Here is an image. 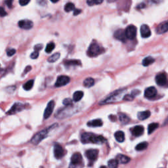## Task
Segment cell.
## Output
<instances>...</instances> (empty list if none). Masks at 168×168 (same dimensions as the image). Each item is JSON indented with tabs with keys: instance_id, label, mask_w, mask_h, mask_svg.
Wrapping results in <instances>:
<instances>
[{
	"instance_id": "6da1fadb",
	"label": "cell",
	"mask_w": 168,
	"mask_h": 168,
	"mask_svg": "<svg viewBox=\"0 0 168 168\" xmlns=\"http://www.w3.org/2000/svg\"><path fill=\"white\" fill-rule=\"evenodd\" d=\"M81 142L83 143H94V144L101 145L105 142V139L103 136L94 135L93 133H84L81 137Z\"/></svg>"
},
{
	"instance_id": "7a4b0ae2",
	"label": "cell",
	"mask_w": 168,
	"mask_h": 168,
	"mask_svg": "<svg viewBox=\"0 0 168 168\" xmlns=\"http://www.w3.org/2000/svg\"><path fill=\"white\" fill-rule=\"evenodd\" d=\"M56 125V124H54L53 125H51V127H49V128H47L45 129L42 130L41 132L37 133V134L34 136L32 139H31V143L34 145H38L41 140H43L44 139H45V138L48 137L49 133L50 132V131L52 129L55 127Z\"/></svg>"
},
{
	"instance_id": "3957f363",
	"label": "cell",
	"mask_w": 168,
	"mask_h": 168,
	"mask_svg": "<svg viewBox=\"0 0 168 168\" xmlns=\"http://www.w3.org/2000/svg\"><path fill=\"white\" fill-rule=\"evenodd\" d=\"M104 51V49L100 47L97 43L96 42H93L89 47L87 51V55L91 57H94V56H97L101 53H102Z\"/></svg>"
},
{
	"instance_id": "277c9868",
	"label": "cell",
	"mask_w": 168,
	"mask_h": 168,
	"mask_svg": "<svg viewBox=\"0 0 168 168\" xmlns=\"http://www.w3.org/2000/svg\"><path fill=\"white\" fill-rule=\"evenodd\" d=\"M122 91H121V90L115 91L114 93L110 94V95L108 96L107 98H105V100H103L100 104L101 105H104V104L116 102V101L119 100L120 97H122Z\"/></svg>"
},
{
	"instance_id": "5b68a950",
	"label": "cell",
	"mask_w": 168,
	"mask_h": 168,
	"mask_svg": "<svg viewBox=\"0 0 168 168\" xmlns=\"http://www.w3.org/2000/svg\"><path fill=\"white\" fill-rule=\"evenodd\" d=\"M126 38L129 39H134L137 35V28L134 25H129L125 30Z\"/></svg>"
},
{
	"instance_id": "8992f818",
	"label": "cell",
	"mask_w": 168,
	"mask_h": 168,
	"mask_svg": "<svg viewBox=\"0 0 168 168\" xmlns=\"http://www.w3.org/2000/svg\"><path fill=\"white\" fill-rule=\"evenodd\" d=\"M24 108H25V105L20 103H16L14 104L13 107H12L11 109L7 112V114L9 115L14 114H16L17 112H21V111L23 110Z\"/></svg>"
},
{
	"instance_id": "52a82bcc",
	"label": "cell",
	"mask_w": 168,
	"mask_h": 168,
	"mask_svg": "<svg viewBox=\"0 0 168 168\" xmlns=\"http://www.w3.org/2000/svg\"><path fill=\"white\" fill-rule=\"evenodd\" d=\"M70 79L69 77L66 76H60L59 77L57 78V80H56L55 82V87H63V86H65L66 85L70 82Z\"/></svg>"
},
{
	"instance_id": "ba28073f",
	"label": "cell",
	"mask_w": 168,
	"mask_h": 168,
	"mask_svg": "<svg viewBox=\"0 0 168 168\" xmlns=\"http://www.w3.org/2000/svg\"><path fill=\"white\" fill-rule=\"evenodd\" d=\"M65 149L60 145L56 144L54 146V155L56 159H61L65 155Z\"/></svg>"
},
{
	"instance_id": "9c48e42d",
	"label": "cell",
	"mask_w": 168,
	"mask_h": 168,
	"mask_svg": "<svg viewBox=\"0 0 168 168\" xmlns=\"http://www.w3.org/2000/svg\"><path fill=\"white\" fill-rule=\"evenodd\" d=\"M55 105V101L53 100L49 101V103L48 104V106H47V107L45 108V112H44V118H45V119H48V118L50 117L51 114L53 113Z\"/></svg>"
},
{
	"instance_id": "30bf717a",
	"label": "cell",
	"mask_w": 168,
	"mask_h": 168,
	"mask_svg": "<svg viewBox=\"0 0 168 168\" xmlns=\"http://www.w3.org/2000/svg\"><path fill=\"white\" fill-rule=\"evenodd\" d=\"M18 25L20 28L24 30H30L33 27L34 24L32 21H30V20L24 19L20 21L18 23Z\"/></svg>"
},
{
	"instance_id": "8fae6325",
	"label": "cell",
	"mask_w": 168,
	"mask_h": 168,
	"mask_svg": "<svg viewBox=\"0 0 168 168\" xmlns=\"http://www.w3.org/2000/svg\"><path fill=\"white\" fill-rule=\"evenodd\" d=\"M156 82L160 86H164L167 83L166 75L164 73H161L156 76Z\"/></svg>"
},
{
	"instance_id": "7c38bea8",
	"label": "cell",
	"mask_w": 168,
	"mask_h": 168,
	"mask_svg": "<svg viewBox=\"0 0 168 168\" xmlns=\"http://www.w3.org/2000/svg\"><path fill=\"white\" fill-rule=\"evenodd\" d=\"M98 150L96 149H91L88 150L85 153L86 156H87L89 160H91V161H94L96 160L98 157Z\"/></svg>"
},
{
	"instance_id": "4fadbf2b",
	"label": "cell",
	"mask_w": 168,
	"mask_h": 168,
	"mask_svg": "<svg viewBox=\"0 0 168 168\" xmlns=\"http://www.w3.org/2000/svg\"><path fill=\"white\" fill-rule=\"evenodd\" d=\"M157 95V90L154 87H150L146 89L145 91V97L148 98H152Z\"/></svg>"
},
{
	"instance_id": "5bb4252c",
	"label": "cell",
	"mask_w": 168,
	"mask_h": 168,
	"mask_svg": "<svg viewBox=\"0 0 168 168\" xmlns=\"http://www.w3.org/2000/svg\"><path fill=\"white\" fill-rule=\"evenodd\" d=\"M140 34L141 36L144 38H149L151 35V31H150V28L149 26H147V24H143L140 27Z\"/></svg>"
},
{
	"instance_id": "9a60e30c",
	"label": "cell",
	"mask_w": 168,
	"mask_h": 168,
	"mask_svg": "<svg viewBox=\"0 0 168 168\" xmlns=\"http://www.w3.org/2000/svg\"><path fill=\"white\" fill-rule=\"evenodd\" d=\"M114 38L123 42H125L126 41V38H127L125 34V31L122 29H119L115 32Z\"/></svg>"
},
{
	"instance_id": "2e32d148",
	"label": "cell",
	"mask_w": 168,
	"mask_h": 168,
	"mask_svg": "<svg viewBox=\"0 0 168 168\" xmlns=\"http://www.w3.org/2000/svg\"><path fill=\"white\" fill-rule=\"evenodd\" d=\"M82 162V156L80 153H75L71 158V164L74 165L80 164Z\"/></svg>"
},
{
	"instance_id": "e0dca14e",
	"label": "cell",
	"mask_w": 168,
	"mask_h": 168,
	"mask_svg": "<svg viewBox=\"0 0 168 168\" xmlns=\"http://www.w3.org/2000/svg\"><path fill=\"white\" fill-rule=\"evenodd\" d=\"M168 30V23L167 21H165L160 24L156 28V32L159 34L165 33Z\"/></svg>"
},
{
	"instance_id": "ac0fdd59",
	"label": "cell",
	"mask_w": 168,
	"mask_h": 168,
	"mask_svg": "<svg viewBox=\"0 0 168 168\" xmlns=\"http://www.w3.org/2000/svg\"><path fill=\"white\" fill-rule=\"evenodd\" d=\"M144 133V127L142 125H137L132 129V134L135 137H139Z\"/></svg>"
},
{
	"instance_id": "d6986e66",
	"label": "cell",
	"mask_w": 168,
	"mask_h": 168,
	"mask_svg": "<svg viewBox=\"0 0 168 168\" xmlns=\"http://www.w3.org/2000/svg\"><path fill=\"white\" fill-rule=\"evenodd\" d=\"M116 160L118 163H120V164H127L130 161V158L129 157L123 154H118L116 156Z\"/></svg>"
},
{
	"instance_id": "ffe728a7",
	"label": "cell",
	"mask_w": 168,
	"mask_h": 168,
	"mask_svg": "<svg viewBox=\"0 0 168 168\" xmlns=\"http://www.w3.org/2000/svg\"><path fill=\"white\" fill-rule=\"evenodd\" d=\"M114 137L118 142L122 143L125 140V134L122 131H118L114 133Z\"/></svg>"
},
{
	"instance_id": "44dd1931",
	"label": "cell",
	"mask_w": 168,
	"mask_h": 168,
	"mask_svg": "<svg viewBox=\"0 0 168 168\" xmlns=\"http://www.w3.org/2000/svg\"><path fill=\"white\" fill-rule=\"evenodd\" d=\"M103 124V123L102 120L100 119L91 120L87 123V125L89 127H101Z\"/></svg>"
},
{
	"instance_id": "7402d4cb",
	"label": "cell",
	"mask_w": 168,
	"mask_h": 168,
	"mask_svg": "<svg viewBox=\"0 0 168 168\" xmlns=\"http://www.w3.org/2000/svg\"><path fill=\"white\" fill-rule=\"evenodd\" d=\"M150 112L149 110H145L143 111V112H140L138 113V118L140 120H145L147 118H149L150 116Z\"/></svg>"
},
{
	"instance_id": "603a6c76",
	"label": "cell",
	"mask_w": 168,
	"mask_h": 168,
	"mask_svg": "<svg viewBox=\"0 0 168 168\" xmlns=\"http://www.w3.org/2000/svg\"><path fill=\"white\" fill-rule=\"evenodd\" d=\"M83 97V93L81 91H78L74 93L73 95V100L75 102H78L80 101L81 98Z\"/></svg>"
},
{
	"instance_id": "cb8c5ba5",
	"label": "cell",
	"mask_w": 168,
	"mask_h": 168,
	"mask_svg": "<svg viewBox=\"0 0 168 168\" xmlns=\"http://www.w3.org/2000/svg\"><path fill=\"white\" fill-rule=\"evenodd\" d=\"M155 61L154 59L152 58V56H147V57L145 58L143 61V65L145 66H148L151 65L152 63H154Z\"/></svg>"
},
{
	"instance_id": "d4e9b609",
	"label": "cell",
	"mask_w": 168,
	"mask_h": 168,
	"mask_svg": "<svg viewBox=\"0 0 168 168\" xmlns=\"http://www.w3.org/2000/svg\"><path fill=\"white\" fill-rule=\"evenodd\" d=\"M95 84V80L92 78H87L83 81V85L85 87H91Z\"/></svg>"
},
{
	"instance_id": "484cf974",
	"label": "cell",
	"mask_w": 168,
	"mask_h": 168,
	"mask_svg": "<svg viewBox=\"0 0 168 168\" xmlns=\"http://www.w3.org/2000/svg\"><path fill=\"white\" fill-rule=\"evenodd\" d=\"M119 119L120 122L123 123V124H126V123H128L129 122V118L127 116V115L124 114H120L119 116Z\"/></svg>"
},
{
	"instance_id": "4316f807",
	"label": "cell",
	"mask_w": 168,
	"mask_h": 168,
	"mask_svg": "<svg viewBox=\"0 0 168 168\" xmlns=\"http://www.w3.org/2000/svg\"><path fill=\"white\" fill-rule=\"evenodd\" d=\"M65 65L66 66H78L81 65V62L78 60H70L66 61L65 62Z\"/></svg>"
},
{
	"instance_id": "83f0119b",
	"label": "cell",
	"mask_w": 168,
	"mask_h": 168,
	"mask_svg": "<svg viewBox=\"0 0 168 168\" xmlns=\"http://www.w3.org/2000/svg\"><path fill=\"white\" fill-rule=\"evenodd\" d=\"M34 80H29L27 81L26 83H25L23 85V88L24 90H25L26 91H29L33 87V85H34Z\"/></svg>"
},
{
	"instance_id": "f1b7e54d",
	"label": "cell",
	"mask_w": 168,
	"mask_h": 168,
	"mask_svg": "<svg viewBox=\"0 0 168 168\" xmlns=\"http://www.w3.org/2000/svg\"><path fill=\"white\" fill-rule=\"evenodd\" d=\"M158 127V123H150L149 125V127H148V132H149V134H151Z\"/></svg>"
},
{
	"instance_id": "f546056e",
	"label": "cell",
	"mask_w": 168,
	"mask_h": 168,
	"mask_svg": "<svg viewBox=\"0 0 168 168\" xmlns=\"http://www.w3.org/2000/svg\"><path fill=\"white\" fill-rule=\"evenodd\" d=\"M148 147V143L146 142H143L140 143L139 144H138L136 146L135 149L138 150V151H141V150H144L147 149Z\"/></svg>"
},
{
	"instance_id": "4dcf8cb0",
	"label": "cell",
	"mask_w": 168,
	"mask_h": 168,
	"mask_svg": "<svg viewBox=\"0 0 168 168\" xmlns=\"http://www.w3.org/2000/svg\"><path fill=\"white\" fill-rule=\"evenodd\" d=\"M60 56H61V54L59 53H55V54H53V55H51L50 57L48 59V61L49 63H55V62H56L59 58H60Z\"/></svg>"
},
{
	"instance_id": "1f68e13d",
	"label": "cell",
	"mask_w": 168,
	"mask_h": 168,
	"mask_svg": "<svg viewBox=\"0 0 168 168\" xmlns=\"http://www.w3.org/2000/svg\"><path fill=\"white\" fill-rule=\"evenodd\" d=\"M104 0H87V3L88 6H96V5L101 4L103 2Z\"/></svg>"
},
{
	"instance_id": "d6a6232c",
	"label": "cell",
	"mask_w": 168,
	"mask_h": 168,
	"mask_svg": "<svg viewBox=\"0 0 168 168\" xmlns=\"http://www.w3.org/2000/svg\"><path fill=\"white\" fill-rule=\"evenodd\" d=\"M118 165V162L116 159H112L110 160L108 162V166L111 168H116L117 167Z\"/></svg>"
},
{
	"instance_id": "836d02e7",
	"label": "cell",
	"mask_w": 168,
	"mask_h": 168,
	"mask_svg": "<svg viewBox=\"0 0 168 168\" xmlns=\"http://www.w3.org/2000/svg\"><path fill=\"white\" fill-rule=\"evenodd\" d=\"M75 9V6L74 4H73L71 2H69V3H67L65 6V10L66 12H70L73 11L74 9Z\"/></svg>"
},
{
	"instance_id": "e575fe53",
	"label": "cell",
	"mask_w": 168,
	"mask_h": 168,
	"mask_svg": "<svg viewBox=\"0 0 168 168\" xmlns=\"http://www.w3.org/2000/svg\"><path fill=\"white\" fill-rule=\"evenodd\" d=\"M55 48V44L53 43V42H51V43H49L46 46L45 48V52L48 53H51V51H53L54 50V49Z\"/></svg>"
},
{
	"instance_id": "d590c367",
	"label": "cell",
	"mask_w": 168,
	"mask_h": 168,
	"mask_svg": "<svg viewBox=\"0 0 168 168\" xmlns=\"http://www.w3.org/2000/svg\"><path fill=\"white\" fill-rule=\"evenodd\" d=\"M135 97L133 95H125L124 97H123V99L124 101H131L134 99Z\"/></svg>"
},
{
	"instance_id": "8d00e7d4",
	"label": "cell",
	"mask_w": 168,
	"mask_h": 168,
	"mask_svg": "<svg viewBox=\"0 0 168 168\" xmlns=\"http://www.w3.org/2000/svg\"><path fill=\"white\" fill-rule=\"evenodd\" d=\"M63 105H65L66 107H68V106L72 105V101L70 99V98H65V99L63 101Z\"/></svg>"
},
{
	"instance_id": "74e56055",
	"label": "cell",
	"mask_w": 168,
	"mask_h": 168,
	"mask_svg": "<svg viewBox=\"0 0 168 168\" xmlns=\"http://www.w3.org/2000/svg\"><path fill=\"white\" fill-rule=\"evenodd\" d=\"M16 53V50L14 49H9L8 51H7V56H13V55H14Z\"/></svg>"
},
{
	"instance_id": "f35d334b",
	"label": "cell",
	"mask_w": 168,
	"mask_h": 168,
	"mask_svg": "<svg viewBox=\"0 0 168 168\" xmlns=\"http://www.w3.org/2000/svg\"><path fill=\"white\" fill-rule=\"evenodd\" d=\"M38 56H39V51H35L31 54L30 57H31V59H36L38 57Z\"/></svg>"
},
{
	"instance_id": "ab89813d",
	"label": "cell",
	"mask_w": 168,
	"mask_h": 168,
	"mask_svg": "<svg viewBox=\"0 0 168 168\" xmlns=\"http://www.w3.org/2000/svg\"><path fill=\"white\" fill-rule=\"evenodd\" d=\"M30 0H19V3L22 6H25L26 5H28Z\"/></svg>"
},
{
	"instance_id": "60d3db41",
	"label": "cell",
	"mask_w": 168,
	"mask_h": 168,
	"mask_svg": "<svg viewBox=\"0 0 168 168\" xmlns=\"http://www.w3.org/2000/svg\"><path fill=\"white\" fill-rule=\"evenodd\" d=\"M7 15V12L3 7H0V17H5Z\"/></svg>"
},
{
	"instance_id": "b9f144b4",
	"label": "cell",
	"mask_w": 168,
	"mask_h": 168,
	"mask_svg": "<svg viewBox=\"0 0 168 168\" xmlns=\"http://www.w3.org/2000/svg\"><path fill=\"white\" fill-rule=\"evenodd\" d=\"M13 0H6L5 3L7 5V6L9 7V8H11L12 6H13Z\"/></svg>"
},
{
	"instance_id": "7bdbcfd3",
	"label": "cell",
	"mask_w": 168,
	"mask_h": 168,
	"mask_svg": "<svg viewBox=\"0 0 168 168\" xmlns=\"http://www.w3.org/2000/svg\"><path fill=\"white\" fill-rule=\"evenodd\" d=\"M42 48H43V45H41V44H38V45H36L34 47V50L39 51L41 50Z\"/></svg>"
},
{
	"instance_id": "ee69618b",
	"label": "cell",
	"mask_w": 168,
	"mask_h": 168,
	"mask_svg": "<svg viewBox=\"0 0 168 168\" xmlns=\"http://www.w3.org/2000/svg\"><path fill=\"white\" fill-rule=\"evenodd\" d=\"M37 2H38V4H39L40 6H45L47 3L46 0H37Z\"/></svg>"
},
{
	"instance_id": "f6af8a7d",
	"label": "cell",
	"mask_w": 168,
	"mask_h": 168,
	"mask_svg": "<svg viewBox=\"0 0 168 168\" xmlns=\"http://www.w3.org/2000/svg\"><path fill=\"white\" fill-rule=\"evenodd\" d=\"M31 69H32V67L30 66H27V67L25 68V70H24V73H23V74L24 75V74H26L27 73V72H28L29 71H30L31 70Z\"/></svg>"
},
{
	"instance_id": "bcb514c9",
	"label": "cell",
	"mask_w": 168,
	"mask_h": 168,
	"mask_svg": "<svg viewBox=\"0 0 168 168\" xmlns=\"http://www.w3.org/2000/svg\"><path fill=\"white\" fill-rule=\"evenodd\" d=\"M74 15H78V14H80L81 12V11L80 9H74Z\"/></svg>"
},
{
	"instance_id": "7dc6e473",
	"label": "cell",
	"mask_w": 168,
	"mask_h": 168,
	"mask_svg": "<svg viewBox=\"0 0 168 168\" xmlns=\"http://www.w3.org/2000/svg\"><path fill=\"white\" fill-rule=\"evenodd\" d=\"M139 93H140V91H138V90H134V91H133L132 95H133L135 97V95H138V94H139Z\"/></svg>"
},
{
	"instance_id": "c3c4849f",
	"label": "cell",
	"mask_w": 168,
	"mask_h": 168,
	"mask_svg": "<svg viewBox=\"0 0 168 168\" xmlns=\"http://www.w3.org/2000/svg\"><path fill=\"white\" fill-rule=\"evenodd\" d=\"M109 118L110 120H112V122H114V121L116 120V118L115 116H114L113 115H111V116H109Z\"/></svg>"
},
{
	"instance_id": "681fc988",
	"label": "cell",
	"mask_w": 168,
	"mask_h": 168,
	"mask_svg": "<svg viewBox=\"0 0 168 168\" xmlns=\"http://www.w3.org/2000/svg\"><path fill=\"white\" fill-rule=\"evenodd\" d=\"M51 2H53V3H56V2H58L59 0H50Z\"/></svg>"
},
{
	"instance_id": "f907efd6",
	"label": "cell",
	"mask_w": 168,
	"mask_h": 168,
	"mask_svg": "<svg viewBox=\"0 0 168 168\" xmlns=\"http://www.w3.org/2000/svg\"><path fill=\"white\" fill-rule=\"evenodd\" d=\"M114 1H116V0H108V1H109V2H113Z\"/></svg>"
}]
</instances>
